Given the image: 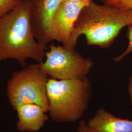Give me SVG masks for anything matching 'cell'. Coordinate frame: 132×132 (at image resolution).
<instances>
[{
    "mask_svg": "<svg viewBox=\"0 0 132 132\" xmlns=\"http://www.w3.org/2000/svg\"><path fill=\"white\" fill-rule=\"evenodd\" d=\"M46 47L35 38L30 22L29 0H22L14 10L0 18V63L8 59L23 67L26 61H44Z\"/></svg>",
    "mask_w": 132,
    "mask_h": 132,
    "instance_id": "2",
    "label": "cell"
},
{
    "mask_svg": "<svg viewBox=\"0 0 132 132\" xmlns=\"http://www.w3.org/2000/svg\"><path fill=\"white\" fill-rule=\"evenodd\" d=\"M128 92V94L129 95L130 101H131V104L132 106V76H131L129 78Z\"/></svg>",
    "mask_w": 132,
    "mask_h": 132,
    "instance_id": "14",
    "label": "cell"
},
{
    "mask_svg": "<svg viewBox=\"0 0 132 132\" xmlns=\"http://www.w3.org/2000/svg\"><path fill=\"white\" fill-rule=\"evenodd\" d=\"M127 27V36L129 41L127 47L121 54L113 59V61L114 62H119L121 61L125 57L127 56L128 54L132 52V20L131 23L129 24Z\"/></svg>",
    "mask_w": 132,
    "mask_h": 132,
    "instance_id": "11",
    "label": "cell"
},
{
    "mask_svg": "<svg viewBox=\"0 0 132 132\" xmlns=\"http://www.w3.org/2000/svg\"><path fill=\"white\" fill-rule=\"evenodd\" d=\"M90 2L77 3L63 1L47 28L46 45L53 41L65 44L70 38L74 24L80 12Z\"/></svg>",
    "mask_w": 132,
    "mask_h": 132,
    "instance_id": "6",
    "label": "cell"
},
{
    "mask_svg": "<svg viewBox=\"0 0 132 132\" xmlns=\"http://www.w3.org/2000/svg\"><path fill=\"white\" fill-rule=\"evenodd\" d=\"M48 79L37 63L14 72L7 84V95L11 106L15 109L21 104H37L48 112Z\"/></svg>",
    "mask_w": 132,
    "mask_h": 132,
    "instance_id": "4",
    "label": "cell"
},
{
    "mask_svg": "<svg viewBox=\"0 0 132 132\" xmlns=\"http://www.w3.org/2000/svg\"><path fill=\"white\" fill-rule=\"evenodd\" d=\"M132 20V10L99 5L92 0L80 12L70 38L63 46L75 49L78 38L84 35L88 46L108 48Z\"/></svg>",
    "mask_w": 132,
    "mask_h": 132,
    "instance_id": "1",
    "label": "cell"
},
{
    "mask_svg": "<svg viewBox=\"0 0 132 132\" xmlns=\"http://www.w3.org/2000/svg\"><path fill=\"white\" fill-rule=\"evenodd\" d=\"M63 1H70L71 2H74V3H82V2H90L92 0H63Z\"/></svg>",
    "mask_w": 132,
    "mask_h": 132,
    "instance_id": "15",
    "label": "cell"
},
{
    "mask_svg": "<svg viewBox=\"0 0 132 132\" xmlns=\"http://www.w3.org/2000/svg\"><path fill=\"white\" fill-rule=\"evenodd\" d=\"M103 4L120 9L132 10V0H101Z\"/></svg>",
    "mask_w": 132,
    "mask_h": 132,
    "instance_id": "12",
    "label": "cell"
},
{
    "mask_svg": "<svg viewBox=\"0 0 132 132\" xmlns=\"http://www.w3.org/2000/svg\"><path fill=\"white\" fill-rule=\"evenodd\" d=\"M45 53L46 60L40 64L45 73L53 79L67 80L87 77L94 66L93 60L83 56L75 49L52 44Z\"/></svg>",
    "mask_w": 132,
    "mask_h": 132,
    "instance_id": "5",
    "label": "cell"
},
{
    "mask_svg": "<svg viewBox=\"0 0 132 132\" xmlns=\"http://www.w3.org/2000/svg\"><path fill=\"white\" fill-rule=\"evenodd\" d=\"M14 110L18 117L16 127L21 132H38L48 118L47 112L37 104H21Z\"/></svg>",
    "mask_w": 132,
    "mask_h": 132,
    "instance_id": "8",
    "label": "cell"
},
{
    "mask_svg": "<svg viewBox=\"0 0 132 132\" xmlns=\"http://www.w3.org/2000/svg\"><path fill=\"white\" fill-rule=\"evenodd\" d=\"M76 132H96L89 127L84 120L81 119L78 125Z\"/></svg>",
    "mask_w": 132,
    "mask_h": 132,
    "instance_id": "13",
    "label": "cell"
},
{
    "mask_svg": "<svg viewBox=\"0 0 132 132\" xmlns=\"http://www.w3.org/2000/svg\"><path fill=\"white\" fill-rule=\"evenodd\" d=\"M96 132H132V120L114 116L101 107L87 123Z\"/></svg>",
    "mask_w": 132,
    "mask_h": 132,
    "instance_id": "9",
    "label": "cell"
},
{
    "mask_svg": "<svg viewBox=\"0 0 132 132\" xmlns=\"http://www.w3.org/2000/svg\"><path fill=\"white\" fill-rule=\"evenodd\" d=\"M30 22L33 33L38 42L46 45L47 28L63 0H29Z\"/></svg>",
    "mask_w": 132,
    "mask_h": 132,
    "instance_id": "7",
    "label": "cell"
},
{
    "mask_svg": "<svg viewBox=\"0 0 132 132\" xmlns=\"http://www.w3.org/2000/svg\"><path fill=\"white\" fill-rule=\"evenodd\" d=\"M21 1L20 0H0V18L14 10Z\"/></svg>",
    "mask_w": 132,
    "mask_h": 132,
    "instance_id": "10",
    "label": "cell"
},
{
    "mask_svg": "<svg viewBox=\"0 0 132 132\" xmlns=\"http://www.w3.org/2000/svg\"><path fill=\"white\" fill-rule=\"evenodd\" d=\"M48 112L53 121L76 122L82 118L92 95V84L82 79L57 80L49 78L47 85Z\"/></svg>",
    "mask_w": 132,
    "mask_h": 132,
    "instance_id": "3",
    "label": "cell"
},
{
    "mask_svg": "<svg viewBox=\"0 0 132 132\" xmlns=\"http://www.w3.org/2000/svg\"><path fill=\"white\" fill-rule=\"evenodd\" d=\"M20 1H22V0H20Z\"/></svg>",
    "mask_w": 132,
    "mask_h": 132,
    "instance_id": "16",
    "label": "cell"
}]
</instances>
